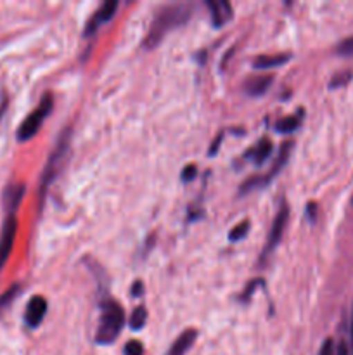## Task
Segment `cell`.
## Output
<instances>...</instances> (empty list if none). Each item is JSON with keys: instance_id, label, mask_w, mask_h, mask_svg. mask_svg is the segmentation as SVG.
<instances>
[{"instance_id": "1", "label": "cell", "mask_w": 353, "mask_h": 355, "mask_svg": "<svg viewBox=\"0 0 353 355\" xmlns=\"http://www.w3.org/2000/svg\"><path fill=\"white\" fill-rule=\"evenodd\" d=\"M192 16L190 14L189 6H165L158 10V14L152 19L151 28H149V33L145 37L144 45L145 47L152 49L156 45H159V42L173 30V28H179L182 24H185L189 21V17Z\"/></svg>"}, {"instance_id": "2", "label": "cell", "mask_w": 353, "mask_h": 355, "mask_svg": "<svg viewBox=\"0 0 353 355\" xmlns=\"http://www.w3.org/2000/svg\"><path fill=\"white\" fill-rule=\"evenodd\" d=\"M125 324V312L121 305L114 300H106L100 305V321L97 328V343H113L120 335Z\"/></svg>"}, {"instance_id": "3", "label": "cell", "mask_w": 353, "mask_h": 355, "mask_svg": "<svg viewBox=\"0 0 353 355\" xmlns=\"http://www.w3.org/2000/svg\"><path fill=\"white\" fill-rule=\"evenodd\" d=\"M69 134H71V130H69V128H66V130L61 134V137H59V141H57V144H55L54 151H52L51 156H48V162H47V165H45L44 173H42L40 207H42V201H44L45 194H47V187L51 186L52 182H54L55 175L59 173L62 162H64V156H66V153H68V149H69Z\"/></svg>"}, {"instance_id": "4", "label": "cell", "mask_w": 353, "mask_h": 355, "mask_svg": "<svg viewBox=\"0 0 353 355\" xmlns=\"http://www.w3.org/2000/svg\"><path fill=\"white\" fill-rule=\"evenodd\" d=\"M52 107H54V99H52L51 94H45V96L42 97L40 104H38V106L23 120L19 130H17V139H19L21 142L30 141V139L40 130L42 123H44L45 118L51 114Z\"/></svg>"}, {"instance_id": "5", "label": "cell", "mask_w": 353, "mask_h": 355, "mask_svg": "<svg viewBox=\"0 0 353 355\" xmlns=\"http://www.w3.org/2000/svg\"><path fill=\"white\" fill-rule=\"evenodd\" d=\"M291 149H293V142H291V141L284 142V144L280 146V151H279V155H277V159H275V165H273V168L270 170V172L266 173L265 177H262V179H260V177H253V179L246 180V182L242 184V187H241V193H248V191H251V189H258V187L266 186V184H269L270 180H272L273 177H275L277 173H279L280 170L286 166L287 159H289V155H291Z\"/></svg>"}, {"instance_id": "6", "label": "cell", "mask_w": 353, "mask_h": 355, "mask_svg": "<svg viewBox=\"0 0 353 355\" xmlns=\"http://www.w3.org/2000/svg\"><path fill=\"white\" fill-rule=\"evenodd\" d=\"M287 218H289V207H287L286 201L282 200V203H280V207H279V210H277L275 217H273L272 227H270L269 239H266V245H265V250H263L262 260H265L266 257H269L270 253L275 250V246L279 245L280 239H282L284 229H286V224H287Z\"/></svg>"}, {"instance_id": "7", "label": "cell", "mask_w": 353, "mask_h": 355, "mask_svg": "<svg viewBox=\"0 0 353 355\" xmlns=\"http://www.w3.org/2000/svg\"><path fill=\"white\" fill-rule=\"evenodd\" d=\"M17 234V220L16 215L9 214L2 224V231H0V270L9 260L10 252L14 248V241H16Z\"/></svg>"}, {"instance_id": "8", "label": "cell", "mask_w": 353, "mask_h": 355, "mask_svg": "<svg viewBox=\"0 0 353 355\" xmlns=\"http://www.w3.org/2000/svg\"><path fill=\"white\" fill-rule=\"evenodd\" d=\"M45 314H47V300L40 295H35L30 298L26 305V311H24V322H26L28 328H38L44 321Z\"/></svg>"}, {"instance_id": "9", "label": "cell", "mask_w": 353, "mask_h": 355, "mask_svg": "<svg viewBox=\"0 0 353 355\" xmlns=\"http://www.w3.org/2000/svg\"><path fill=\"white\" fill-rule=\"evenodd\" d=\"M118 6H120V3H118L116 0H107V2L100 3L99 9H97L96 12L92 14V17H90L89 23H87V26H85L87 37H89V35H92V33H96L97 28H99L100 24L107 23V21H109L111 17L114 16Z\"/></svg>"}, {"instance_id": "10", "label": "cell", "mask_w": 353, "mask_h": 355, "mask_svg": "<svg viewBox=\"0 0 353 355\" xmlns=\"http://www.w3.org/2000/svg\"><path fill=\"white\" fill-rule=\"evenodd\" d=\"M206 6L210 9L213 26L218 28L232 19V6L227 0H208Z\"/></svg>"}, {"instance_id": "11", "label": "cell", "mask_w": 353, "mask_h": 355, "mask_svg": "<svg viewBox=\"0 0 353 355\" xmlns=\"http://www.w3.org/2000/svg\"><path fill=\"white\" fill-rule=\"evenodd\" d=\"M24 184H9L3 191V207H6L7 215L14 214L17 210V207L21 205V200L24 196Z\"/></svg>"}, {"instance_id": "12", "label": "cell", "mask_w": 353, "mask_h": 355, "mask_svg": "<svg viewBox=\"0 0 353 355\" xmlns=\"http://www.w3.org/2000/svg\"><path fill=\"white\" fill-rule=\"evenodd\" d=\"M196 338H197L196 329H185V331H183L182 335L172 343V347H170L168 354L166 355H185L189 352L190 347L194 345Z\"/></svg>"}, {"instance_id": "13", "label": "cell", "mask_w": 353, "mask_h": 355, "mask_svg": "<svg viewBox=\"0 0 353 355\" xmlns=\"http://www.w3.org/2000/svg\"><path fill=\"white\" fill-rule=\"evenodd\" d=\"M273 76L272 75H260V76H251L244 82V90L249 96H262L269 90V87L272 85Z\"/></svg>"}, {"instance_id": "14", "label": "cell", "mask_w": 353, "mask_h": 355, "mask_svg": "<svg viewBox=\"0 0 353 355\" xmlns=\"http://www.w3.org/2000/svg\"><path fill=\"white\" fill-rule=\"evenodd\" d=\"M291 59V54H275V55H258V58L253 61V66L256 69H270L277 68V66H282L284 62H287Z\"/></svg>"}, {"instance_id": "15", "label": "cell", "mask_w": 353, "mask_h": 355, "mask_svg": "<svg viewBox=\"0 0 353 355\" xmlns=\"http://www.w3.org/2000/svg\"><path fill=\"white\" fill-rule=\"evenodd\" d=\"M272 149H273L272 142H270L269 139H263V141H260L258 144L251 149V151H248V155L246 156H248V158H251L256 165H262V163L270 156Z\"/></svg>"}, {"instance_id": "16", "label": "cell", "mask_w": 353, "mask_h": 355, "mask_svg": "<svg viewBox=\"0 0 353 355\" xmlns=\"http://www.w3.org/2000/svg\"><path fill=\"white\" fill-rule=\"evenodd\" d=\"M301 116H303V113H298L294 116L280 118L279 121H275V130L279 134H291V132L298 130V127L301 125Z\"/></svg>"}, {"instance_id": "17", "label": "cell", "mask_w": 353, "mask_h": 355, "mask_svg": "<svg viewBox=\"0 0 353 355\" xmlns=\"http://www.w3.org/2000/svg\"><path fill=\"white\" fill-rule=\"evenodd\" d=\"M145 322H147V311H145V307H137L134 312H132V318H130V328L132 329H142L145 326Z\"/></svg>"}, {"instance_id": "18", "label": "cell", "mask_w": 353, "mask_h": 355, "mask_svg": "<svg viewBox=\"0 0 353 355\" xmlns=\"http://www.w3.org/2000/svg\"><path fill=\"white\" fill-rule=\"evenodd\" d=\"M352 78H353V73L350 71V69H346V71H341V73H336V75L331 78V82H329V89H339V87L348 85Z\"/></svg>"}, {"instance_id": "19", "label": "cell", "mask_w": 353, "mask_h": 355, "mask_svg": "<svg viewBox=\"0 0 353 355\" xmlns=\"http://www.w3.org/2000/svg\"><path fill=\"white\" fill-rule=\"evenodd\" d=\"M248 231H249V220H242L241 224H237L230 232H228V239H230V241H241V239L246 238Z\"/></svg>"}, {"instance_id": "20", "label": "cell", "mask_w": 353, "mask_h": 355, "mask_svg": "<svg viewBox=\"0 0 353 355\" xmlns=\"http://www.w3.org/2000/svg\"><path fill=\"white\" fill-rule=\"evenodd\" d=\"M17 295H19V284H14L12 288H9V290H7L6 293L0 297V312H2L3 309L9 307V305L12 304L14 298L17 297Z\"/></svg>"}, {"instance_id": "21", "label": "cell", "mask_w": 353, "mask_h": 355, "mask_svg": "<svg viewBox=\"0 0 353 355\" xmlns=\"http://www.w3.org/2000/svg\"><path fill=\"white\" fill-rule=\"evenodd\" d=\"M336 52H338L339 55H345V58L353 55V37H348L345 38V40L339 42V45L336 47Z\"/></svg>"}, {"instance_id": "22", "label": "cell", "mask_w": 353, "mask_h": 355, "mask_svg": "<svg viewBox=\"0 0 353 355\" xmlns=\"http://www.w3.org/2000/svg\"><path fill=\"white\" fill-rule=\"evenodd\" d=\"M125 355H144V347L137 340H132L125 345Z\"/></svg>"}, {"instance_id": "23", "label": "cell", "mask_w": 353, "mask_h": 355, "mask_svg": "<svg viewBox=\"0 0 353 355\" xmlns=\"http://www.w3.org/2000/svg\"><path fill=\"white\" fill-rule=\"evenodd\" d=\"M318 355H334V343H332V340H325L324 343H322L320 347V352Z\"/></svg>"}, {"instance_id": "24", "label": "cell", "mask_w": 353, "mask_h": 355, "mask_svg": "<svg viewBox=\"0 0 353 355\" xmlns=\"http://www.w3.org/2000/svg\"><path fill=\"white\" fill-rule=\"evenodd\" d=\"M196 172H197L196 166H194V165H187L185 170H183V172H182V179L185 180V182H187V180H192L194 177H196Z\"/></svg>"}, {"instance_id": "25", "label": "cell", "mask_w": 353, "mask_h": 355, "mask_svg": "<svg viewBox=\"0 0 353 355\" xmlns=\"http://www.w3.org/2000/svg\"><path fill=\"white\" fill-rule=\"evenodd\" d=\"M336 355H350L348 354V347H346L345 342H341L338 345V352H336Z\"/></svg>"}, {"instance_id": "26", "label": "cell", "mask_w": 353, "mask_h": 355, "mask_svg": "<svg viewBox=\"0 0 353 355\" xmlns=\"http://www.w3.org/2000/svg\"><path fill=\"white\" fill-rule=\"evenodd\" d=\"M6 107H7V99H3L2 104H0V118H2V114L6 113Z\"/></svg>"}, {"instance_id": "27", "label": "cell", "mask_w": 353, "mask_h": 355, "mask_svg": "<svg viewBox=\"0 0 353 355\" xmlns=\"http://www.w3.org/2000/svg\"><path fill=\"white\" fill-rule=\"evenodd\" d=\"M350 338H352V350H353V319H352V328H350Z\"/></svg>"}]
</instances>
